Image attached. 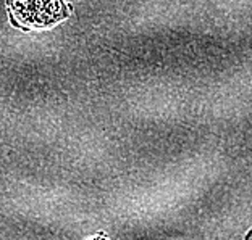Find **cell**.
Returning <instances> with one entry per match:
<instances>
[{
    "label": "cell",
    "mask_w": 252,
    "mask_h": 240,
    "mask_svg": "<svg viewBox=\"0 0 252 240\" xmlns=\"http://www.w3.org/2000/svg\"><path fill=\"white\" fill-rule=\"evenodd\" d=\"M91 240H108L105 236H104V234H99V236H97V237H94V239H91Z\"/></svg>",
    "instance_id": "obj_2"
},
{
    "label": "cell",
    "mask_w": 252,
    "mask_h": 240,
    "mask_svg": "<svg viewBox=\"0 0 252 240\" xmlns=\"http://www.w3.org/2000/svg\"><path fill=\"white\" fill-rule=\"evenodd\" d=\"M244 240H252V229L248 232V234H246V237H244Z\"/></svg>",
    "instance_id": "obj_3"
},
{
    "label": "cell",
    "mask_w": 252,
    "mask_h": 240,
    "mask_svg": "<svg viewBox=\"0 0 252 240\" xmlns=\"http://www.w3.org/2000/svg\"><path fill=\"white\" fill-rule=\"evenodd\" d=\"M13 16L28 26H49L68 16V5L62 2H25L11 5Z\"/></svg>",
    "instance_id": "obj_1"
}]
</instances>
